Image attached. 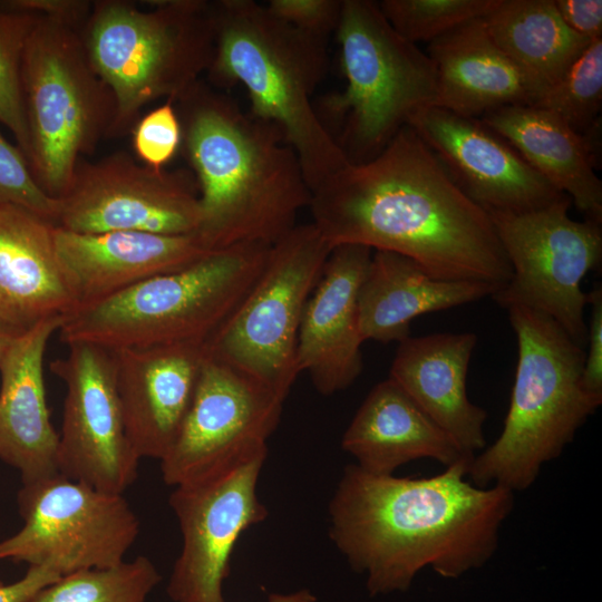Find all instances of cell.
I'll use <instances>...</instances> for the list:
<instances>
[{
    "mask_svg": "<svg viewBox=\"0 0 602 602\" xmlns=\"http://www.w3.org/2000/svg\"><path fill=\"white\" fill-rule=\"evenodd\" d=\"M436 70L434 106L480 118L505 106H534L545 90L493 40L483 18L428 43Z\"/></svg>",
    "mask_w": 602,
    "mask_h": 602,
    "instance_id": "603a6c76",
    "label": "cell"
},
{
    "mask_svg": "<svg viewBox=\"0 0 602 602\" xmlns=\"http://www.w3.org/2000/svg\"><path fill=\"white\" fill-rule=\"evenodd\" d=\"M271 245L239 243L62 317L60 340L110 350L206 344L249 293Z\"/></svg>",
    "mask_w": 602,
    "mask_h": 602,
    "instance_id": "8992f818",
    "label": "cell"
},
{
    "mask_svg": "<svg viewBox=\"0 0 602 602\" xmlns=\"http://www.w3.org/2000/svg\"><path fill=\"white\" fill-rule=\"evenodd\" d=\"M127 438L142 458L161 460L192 402L205 344L113 350Z\"/></svg>",
    "mask_w": 602,
    "mask_h": 602,
    "instance_id": "d6986e66",
    "label": "cell"
},
{
    "mask_svg": "<svg viewBox=\"0 0 602 602\" xmlns=\"http://www.w3.org/2000/svg\"><path fill=\"white\" fill-rule=\"evenodd\" d=\"M341 447L373 475H394L412 460L430 458L446 467L465 458L453 439L390 378L367 395Z\"/></svg>",
    "mask_w": 602,
    "mask_h": 602,
    "instance_id": "484cf974",
    "label": "cell"
},
{
    "mask_svg": "<svg viewBox=\"0 0 602 602\" xmlns=\"http://www.w3.org/2000/svg\"><path fill=\"white\" fill-rule=\"evenodd\" d=\"M591 315L588 324V352L582 371L585 391L602 402V287L595 283L589 292Z\"/></svg>",
    "mask_w": 602,
    "mask_h": 602,
    "instance_id": "d590c367",
    "label": "cell"
},
{
    "mask_svg": "<svg viewBox=\"0 0 602 602\" xmlns=\"http://www.w3.org/2000/svg\"><path fill=\"white\" fill-rule=\"evenodd\" d=\"M480 119L567 195L586 219L602 223V182L595 174L598 153L586 137L554 114L530 105L501 107Z\"/></svg>",
    "mask_w": 602,
    "mask_h": 602,
    "instance_id": "4316f807",
    "label": "cell"
},
{
    "mask_svg": "<svg viewBox=\"0 0 602 602\" xmlns=\"http://www.w3.org/2000/svg\"><path fill=\"white\" fill-rule=\"evenodd\" d=\"M266 456L268 444L255 445L174 486L168 502L182 546L166 590L173 602H226L234 546L268 516L256 491Z\"/></svg>",
    "mask_w": 602,
    "mask_h": 602,
    "instance_id": "4fadbf2b",
    "label": "cell"
},
{
    "mask_svg": "<svg viewBox=\"0 0 602 602\" xmlns=\"http://www.w3.org/2000/svg\"><path fill=\"white\" fill-rule=\"evenodd\" d=\"M3 205L27 208L56 225L58 198L42 191L22 152L0 133V206Z\"/></svg>",
    "mask_w": 602,
    "mask_h": 602,
    "instance_id": "d6a6232c",
    "label": "cell"
},
{
    "mask_svg": "<svg viewBox=\"0 0 602 602\" xmlns=\"http://www.w3.org/2000/svg\"><path fill=\"white\" fill-rule=\"evenodd\" d=\"M313 225L334 247L360 244L417 262L429 275L501 289L512 266L489 213L404 126L373 158L349 163L311 193Z\"/></svg>",
    "mask_w": 602,
    "mask_h": 602,
    "instance_id": "6da1fadb",
    "label": "cell"
},
{
    "mask_svg": "<svg viewBox=\"0 0 602 602\" xmlns=\"http://www.w3.org/2000/svg\"><path fill=\"white\" fill-rule=\"evenodd\" d=\"M499 0H382L378 6L405 39L431 42L450 30L483 18Z\"/></svg>",
    "mask_w": 602,
    "mask_h": 602,
    "instance_id": "1f68e13d",
    "label": "cell"
},
{
    "mask_svg": "<svg viewBox=\"0 0 602 602\" xmlns=\"http://www.w3.org/2000/svg\"><path fill=\"white\" fill-rule=\"evenodd\" d=\"M343 91L323 106L343 122L338 142L349 163L377 156L417 110L434 106L436 70L429 56L401 37L378 2L342 0L336 30Z\"/></svg>",
    "mask_w": 602,
    "mask_h": 602,
    "instance_id": "9c48e42d",
    "label": "cell"
},
{
    "mask_svg": "<svg viewBox=\"0 0 602 602\" xmlns=\"http://www.w3.org/2000/svg\"><path fill=\"white\" fill-rule=\"evenodd\" d=\"M174 105L198 187L203 246L272 245L289 233L311 192L280 130L201 80Z\"/></svg>",
    "mask_w": 602,
    "mask_h": 602,
    "instance_id": "3957f363",
    "label": "cell"
},
{
    "mask_svg": "<svg viewBox=\"0 0 602 602\" xmlns=\"http://www.w3.org/2000/svg\"><path fill=\"white\" fill-rule=\"evenodd\" d=\"M265 7L275 18L327 41L338 28L342 0H271Z\"/></svg>",
    "mask_w": 602,
    "mask_h": 602,
    "instance_id": "e575fe53",
    "label": "cell"
},
{
    "mask_svg": "<svg viewBox=\"0 0 602 602\" xmlns=\"http://www.w3.org/2000/svg\"><path fill=\"white\" fill-rule=\"evenodd\" d=\"M132 143L140 162L154 168L164 166L182 144V127L174 103L166 100L137 120Z\"/></svg>",
    "mask_w": 602,
    "mask_h": 602,
    "instance_id": "836d02e7",
    "label": "cell"
},
{
    "mask_svg": "<svg viewBox=\"0 0 602 602\" xmlns=\"http://www.w3.org/2000/svg\"><path fill=\"white\" fill-rule=\"evenodd\" d=\"M8 7L66 22L82 30L91 10L87 0H6Z\"/></svg>",
    "mask_w": 602,
    "mask_h": 602,
    "instance_id": "8d00e7d4",
    "label": "cell"
},
{
    "mask_svg": "<svg viewBox=\"0 0 602 602\" xmlns=\"http://www.w3.org/2000/svg\"><path fill=\"white\" fill-rule=\"evenodd\" d=\"M50 370L66 386L57 469L96 489L123 494L137 478L140 458L125 430L113 350L88 342L67 344Z\"/></svg>",
    "mask_w": 602,
    "mask_h": 602,
    "instance_id": "9a60e30c",
    "label": "cell"
},
{
    "mask_svg": "<svg viewBox=\"0 0 602 602\" xmlns=\"http://www.w3.org/2000/svg\"><path fill=\"white\" fill-rule=\"evenodd\" d=\"M19 333L0 322V362L11 342Z\"/></svg>",
    "mask_w": 602,
    "mask_h": 602,
    "instance_id": "60d3db41",
    "label": "cell"
},
{
    "mask_svg": "<svg viewBox=\"0 0 602 602\" xmlns=\"http://www.w3.org/2000/svg\"><path fill=\"white\" fill-rule=\"evenodd\" d=\"M284 400L206 353L179 431L159 460L164 483L174 487L249 447L268 444Z\"/></svg>",
    "mask_w": 602,
    "mask_h": 602,
    "instance_id": "2e32d148",
    "label": "cell"
},
{
    "mask_svg": "<svg viewBox=\"0 0 602 602\" xmlns=\"http://www.w3.org/2000/svg\"><path fill=\"white\" fill-rule=\"evenodd\" d=\"M58 201L56 226L76 233L195 235L201 220L192 172L154 168L125 151L95 162L80 159Z\"/></svg>",
    "mask_w": 602,
    "mask_h": 602,
    "instance_id": "5bb4252c",
    "label": "cell"
},
{
    "mask_svg": "<svg viewBox=\"0 0 602 602\" xmlns=\"http://www.w3.org/2000/svg\"><path fill=\"white\" fill-rule=\"evenodd\" d=\"M483 20L495 43L545 91L592 42L564 23L553 0H499Z\"/></svg>",
    "mask_w": 602,
    "mask_h": 602,
    "instance_id": "83f0119b",
    "label": "cell"
},
{
    "mask_svg": "<svg viewBox=\"0 0 602 602\" xmlns=\"http://www.w3.org/2000/svg\"><path fill=\"white\" fill-rule=\"evenodd\" d=\"M21 86L29 167L42 191L59 198L82 155L108 137L114 95L88 59L81 29L46 17L28 37Z\"/></svg>",
    "mask_w": 602,
    "mask_h": 602,
    "instance_id": "ba28073f",
    "label": "cell"
},
{
    "mask_svg": "<svg viewBox=\"0 0 602 602\" xmlns=\"http://www.w3.org/2000/svg\"><path fill=\"white\" fill-rule=\"evenodd\" d=\"M61 575L42 565H29L18 581L7 584L0 580V602H29L39 591L59 580Z\"/></svg>",
    "mask_w": 602,
    "mask_h": 602,
    "instance_id": "f35d334b",
    "label": "cell"
},
{
    "mask_svg": "<svg viewBox=\"0 0 602 602\" xmlns=\"http://www.w3.org/2000/svg\"><path fill=\"white\" fill-rule=\"evenodd\" d=\"M61 322L62 317L48 318L19 333L0 362V460L19 472L22 484L58 473L43 358Z\"/></svg>",
    "mask_w": 602,
    "mask_h": 602,
    "instance_id": "44dd1931",
    "label": "cell"
},
{
    "mask_svg": "<svg viewBox=\"0 0 602 602\" xmlns=\"http://www.w3.org/2000/svg\"><path fill=\"white\" fill-rule=\"evenodd\" d=\"M406 126L437 156L463 192L487 212H528L567 196L480 118L427 106L414 113Z\"/></svg>",
    "mask_w": 602,
    "mask_h": 602,
    "instance_id": "e0dca14e",
    "label": "cell"
},
{
    "mask_svg": "<svg viewBox=\"0 0 602 602\" xmlns=\"http://www.w3.org/2000/svg\"><path fill=\"white\" fill-rule=\"evenodd\" d=\"M55 226L27 208L0 206V322L18 333L75 309Z\"/></svg>",
    "mask_w": 602,
    "mask_h": 602,
    "instance_id": "cb8c5ba5",
    "label": "cell"
},
{
    "mask_svg": "<svg viewBox=\"0 0 602 602\" xmlns=\"http://www.w3.org/2000/svg\"><path fill=\"white\" fill-rule=\"evenodd\" d=\"M564 23L590 41L602 39V0H554Z\"/></svg>",
    "mask_w": 602,
    "mask_h": 602,
    "instance_id": "74e56055",
    "label": "cell"
},
{
    "mask_svg": "<svg viewBox=\"0 0 602 602\" xmlns=\"http://www.w3.org/2000/svg\"><path fill=\"white\" fill-rule=\"evenodd\" d=\"M317 596L308 589L291 593H271L266 602H315Z\"/></svg>",
    "mask_w": 602,
    "mask_h": 602,
    "instance_id": "ab89813d",
    "label": "cell"
},
{
    "mask_svg": "<svg viewBox=\"0 0 602 602\" xmlns=\"http://www.w3.org/2000/svg\"><path fill=\"white\" fill-rule=\"evenodd\" d=\"M96 0L81 30L90 64L114 95L107 138L132 133L140 110L175 103L210 68L215 42L212 2Z\"/></svg>",
    "mask_w": 602,
    "mask_h": 602,
    "instance_id": "52a82bcc",
    "label": "cell"
},
{
    "mask_svg": "<svg viewBox=\"0 0 602 602\" xmlns=\"http://www.w3.org/2000/svg\"><path fill=\"white\" fill-rule=\"evenodd\" d=\"M473 332L408 337L399 342L389 378L435 421L468 457L486 447L487 412L467 395Z\"/></svg>",
    "mask_w": 602,
    "mask_h": 602,
    "instance_id": "7402d4cb",
    "label": "cell"
},
{
    "mask_svg": "<svg viewBox=\"0 0 602 602\" xmlns=\"http://www.w3.org/2000/svg\"><path fill=\"white\" fill-rule=\"evenodd\" d=\"M373 250L360 244L332 247L302 314L295 362L315 389L333 395L362 371L358 294Z\"/></svg>",
    "mask_w": 602,
    "mask_h": 602,
    "instance_id": "ac0fdd59",
    "label": "cell"
},
{
    "mask_svg": "<svg viewBox=\"0 0 602 602\" xmlns=\"http://www.w3.org/2000/svg\"><path fill=\"white\" fill-rule=\"evenodd\" d=\"M18 506L23 525L0 541V560L47 566L61 576L122 563L139 535L138 516L123 494L59 473L22 484Z\"/></svg>",
    "mask_w": 602,
    "mask_h": 602,
    "instance_id": "7c38bea8",
    "label": "cell"
},
{
    "mask_svg": "<svg viewBox=\"0 0 602 602\" xmlns=\"http://www.w3.org/2000/svg\"><path fill=\"white\" fill-rule=\"evenodd\" d=\"M212 7L210 81L245 88L250 114L280 130L298 155L312 193L349 164L311 101L328 70L327 41L275 18L253 0H219Z\"/></svg>",
    "mask_w": 602,
    "mask_h": 602,
    "instance_id": "277c9868",
    "label": "cell"
},
{
    "mask_svg": "<svg viewBox=\"0 0 602 602\" xmlns=\"http://www.w3.org/2000/svg\"><path fill=\"white\" fill-rule=\"evenodd\" d=\"M161 581L155 564L139 555L114 566L62 575L29 602H147Z\"/></svg>",
    "mask_w": 602,
    "mask_h": 602,
    "instance_id": "f1b7e54d",
    "label": "cell"
},
{
    "mask_svg": "<svg viewBox=\"0 0 602 602\" xmlns=\"http://www.w3.org/2000/svg\"><path fill=\"white\" fill-rule=\"evenodd\" d=\"M601 105L602 39H596L534 106L554 114L583 135L601 122Z\"/></svg>",
    "mask_w": 602,
    "mask_h": 602,
    "instance_id": "f546056e",
    "label": "cell"
},
{
    "mask_svg": "<svg viewBox=\"0 0 602 602\" xmlns=\"http://www.w3.org/2000/svg\"><path fill=\"white\" fill-rule=\"evenodd\" d=\"M565 196L522 213L488 212L512 266V278L493 299L504 309L521 305L552 318L581 347L586 346L583 278L601 266V223L569 216Z\"/></svg>",
    "mask_w": 602,
    "mask_h": 602,
    "instance_id": "8fae6325",
    "label": "cell"
},
{
    "mask_svg": "<svg viewBox=\"0 0 602 602\" xmlns=\"http://www.w3.org/2000/svg\"><path fill=\"white\" fill-rule=\"evenodd\" d=\"M473 458L435 476L369 474L348 465L329 504L330 538L371 596L407 591L429 566L458 579L484 566L514 506L503 486H475Z\"/></svg>",
    "mask_w": 602,
    "mask_h": 602,
    "instance_id": "7a4b0ae2",
    "label": "cell"
},
{
    "mask_svg": "<svg viewBox=\"0 0 602 602\" xmlns=\"http://www.w3.org/2000/svg\"><path fill=\"white\" fill-rule=\"evenodd\" d=\"M54 237L75 309L183 269L211 252L195 235L137 231L89 234L55 226Z\"/></svg>",
    "mask_w": 602,
    "mask_h": 602,
    "instance_id": "ffe728a7",
    "label": "cell"
},
{
    "mask_svg": "<svg viewBox=\"0 0 602 602\" xmlns=\"http://www.w3.org/2000/svg\"><path fill=\"white\" fill-rule=\"evenodd\" d=\"M38 18L0 1V125L13 135L26 159L29 154V135L21 65L28 37Z\"/></svg>",
    "mask_w": 602,
    "mask_h": 602,
    "instance_id": "4dcf8cb0",
    "label": "cell"
},
{
    "mask_svg": "<svg viewBox=\"0 0 602 602\" xmlns=\"http://www.w3.org/2000/svg\"><path fill=\"white\" fill-rule=\"evenodd\" d=\"M499 287L482 281H449L429 275L414 260L375 250L358 294L363 341L401 342L421 314L493 297Z\"/></svg>",
    "mask_w": 602,
    "mask_h": 602,
    "instance_id": "d4e9b609",
    "label": "cell"
},
{
    "mask_svg": "<svg viewBox=\"0 0 602 602\" xmlns=\"http://www.w3.org/2000/svg\"><path fill=\"white\" fill-rule=\"evenodd\" d=\"M331 250L313 223L295 225L272 244L258 280L205 344L206 353L285 399L299 375L302 314Z\"/></svg>",
    "mask_w": 602,
    "mask_h": 602,
    "instance_id": "30bf717a",
    "label": "cell"
},
{
    "mask_svg": "<svg viewBox=\"0 0 602 602\" xmlns=\"http://www.w3.org/2000/svg\"><path fill=\"white\" fill-rule=\"evenodd\" d=\"M506 310L518 350L509 408L501 435L475 455L467 477L475 486L514 493L534 484L601 402L582 385L583 347L540 311Z\"/></svg>",
    "mask_w": 602,
    "mask_h": 602,
    "instance_id": "5b68a950",
    "label": "cell"
}]
</instances>
